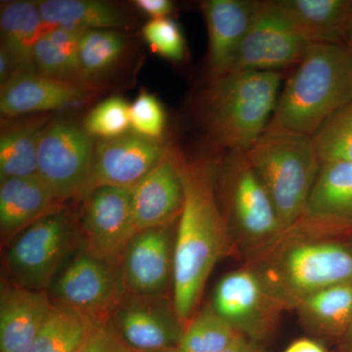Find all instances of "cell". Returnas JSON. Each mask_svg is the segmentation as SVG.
Returning <instances> with one entry per match:
<instances>
[{"label": "cell", "mask_w": 352, "mask_h": 352, "mask_svg": "<svg viewBox=\"0 0 352 352\" xmlns=\"http://www.w3.org/2000/svg\"><path fill=\"white\" fill-rule=\"evenodd\" d=\"M217 164L184 161V204L175 229L173 302L186 327L198 309L204 289L226 244V220L217 201Z\"/></svg>", "instance_id": "cell-1"}, {"label": "cell", "mask_w": 352, "mask_h": 352, "mask_svg": "<svg viewBox=\"0 0 352 352\" xmlns=\"http://www.w3.org/2000/svg\"><path fill=\"white\" fill-rule=\"evenodd\" d=\"M352 102V52L342 44H309L283 91L267 129L314 136Z\"/></svg>", "instance_id": "cell-2"}, {"label": "cell", "mask_w": 352, "mask_h": 352, "mask_svg": "<svg viewBox=\"0 0 352 352\" xmlns=\"http://www.w3.org/2000/svg\"><path fill=\"white\" fill-rule=\"evenodd\" d=\"M281 75L273 72L228 71L210 78L201 94L200 116L212 144L247 152L270 124Z\"/></svg>", "instance_id": "cell-3"}, {"label": "cell", "mask_w": 352, "mask_h": 352, "mask_svg": "<svg viewBox=\"0 0 352 352\" xmlns=\"http://www.w3.org/2000/svg\"><path fill=\"white\" fill-rule=\"evenodd\" d=\"M245 155L272 201L282 231L288 230L307 212L320 170L314 138L266 129Z\"/></svg>", "instance_id": "cell-4"}, {"label": "cell", "mask_w": 352, "mask_h": 352, "mask_svg": "<svg viewBox=\"0 0 352 352\" xmlns=\"http://www.w3.org/2000/svg\"><path fill=\"white\" fill-rule=\"evenodd\" d=\"M258 273L282 307H296L321 289L352 284V252L330 241H300L278 254L265 272Z\"/></svg>", "instance_id": "cell-5"}, {"label": "cell", "mask_w": 352, "mask_h": 352, "mask_svg": "<svg viewBox=\"0 0 352 352\" xmlns=\"http://www.w3.org/2000/svg\"><path fill=\"white\" fill-rule=\"evenodd\" d=\"M74 232L71 217L62 208L16 236L6 254L14 283L48 291L73 247Z\"/></svg>", "instance_id": "cell-6"}, {"label": "cell", "mask_w": 352, "mask_h": 352, "mask_svg": "<svg viewBox=\"0 0 352 352\" xmlns=\"http://www.w3.org/2000/svg\"><path fill=\"white\" fill-rule=\"evenodd\" d=\"M50 289L53 305L68 308L92 324L110 321L126 294L119 268L83 249L59 271Z\"/></svg>", "instance_id": "cell-7"}, {"label": "cell", "mask_w": 352, "mask_h": 352, "mask_svg": "<svg viewBox=\"0 0 352 352\" xmlns=\"http://www.w3.org/2000/svg\"><path fill=\"white\" fill-rule=\"evenodd\" d=\"M94 148L91 136L74 124L50 122L43 129L38 176L60 201L89 193Z\"/></svg>", "instance_id": "cell-8"}, {"label": "cell", "mask_w": 352, "mask_h": 352, "mask_svg": "<svg viewBox=\"0 0 352 352\" xmlns=\"http://www.w3.org/2000/svg\"><path fill=\"white\" fill-rule=\"evenodd\" d=\"M309 43L274 1H259L229 71L273 72L298 66Z\"/></svg>", "instance_id": "cell-9"}, {"label": "cell", "mask_w": 352, "mask_h": 352, "mask_svg": "<svg viewBox=\"0 0 352 352\" xmlns=\"http://www.w3.org/2000/svg\"><path fill=\"white\" fill-rule=\"evenodd\" d=\"M227 217L249 239H270L282 231L272 201L245 152L227 153L219 166Z\"/></svg>", "instance_id": "cell-10"}, {"label": "cell", "mask_w": 352, "mask_h": 352, "mask_svg": "<svg viewBox=\"0 0 352 352\" xmlns=\"http://www.w3.org/2000/svg\"><path fill=\"white\" fill-rule=\"evenodd\" d=\"M85 198L80 224L82 249L120 270L122 254L138 233L132 210V190L96 187Z\"/></svg>", "instance_id": "cell-11"}, {"label": "cell", "mask_w": 352, "mask_h": 352, "mask_svg": "<svg viewBox=\"0 0 352 352\" xmlns=\"http://www.w3.org/2000/svg\"><path fill=\"white\" fill-rule=\"evenodd\" d=\"M210 305L236 332L256 342L270 335L284 308L251 270L224 275L215 286Z\"/></svg>", "instance_id": "cell-12"}, {"label": "cell", "mask_w": 352, "mask_h": 352, "mask_svg": "<svg viewBox=\"0 0 352 352\" xmlns=\"http://www.w3.org/2000/svg\"><path fill=\"white\" fill-rule=\"evenodd\" d=\"M109 322L122 340L139 352L176 349L186 328L168 296L126 294Z\"/></svg>", "instance_id": "cell-13"}, {"label": "cell", "mask_w": 352, "mask_h": 352, "mask_svg": "<svg viewBox=\"0 0 352 352\" xmlns=\"http://www.w3.org/2000/svg\"><path fill=\"white\" fill-rule=\"evenodd\" d=\"M175 237L173 224L138 231L120 263L126 294L162 298L173 288Z\"/></svg>", "instance_id": "cell-14"}, {"label": "cell", "mask_w": 352, "mask_h": 352, "mask_svg": "<svg viewBox=\"0 0 352 352\" xmlns=\"http://www.w3.org/2000/svg\"><path fill=\"white\" fill-rule=\"evenodd\" d=\"M161 140L143 138L134 132L100 140L94 148L91 186L134 189L164 156Z\"/></svg>", "instance_id": "cell-15"}, {"label": "cell", "mask_w": 352, "mask_h": 352, "mask_svg": "<svg viewBox=\"0 0 352 352\" xmlns=\"http://www.w3.org/2000/svg\"><path fill=\"white\" fill-rule=\"evenodd\" d=\"M182 156L166 148L154 168L132 189V210L138 231L171 226L182 214L184 184Z\"/></svg>", "instance_id": "cell-16"}, {"label": "cell", "mask_w": 352, "mask_h": 352, "mask_svg": "<svg viewBox=\"0 0 352 352\" xmlns=\"http://www.w3.org/2000/svg\"><path fill=\"white\" fill-rule=\"evenodd\" d=\"M87 95L80 83L66 82L38 72H18L1 85L0 111L4 117L57 110Z\"/></svg>", "instance_id": "cell-17"}, {"label": "cell", "mask_w": 352, "mask_h": 352, "mask_svg": "<svg viewBox=\"0 0 352 352\" xmlns=\"http://www.w3.org/2000/svg\"><path fill=\"white\" fill-rule=\"evenodd\" d=\"M259 1L206 0L201 3L208 34L210 78L226 73L233 63Z\"/></svg>", "instance_id": "cell-18"}, {"label": "cell", "mask_w": 352, "mask_h": 352, "mask_svg": "<svg viewBox=\"0 0 352 352\" xmlns=\"http://www.w3.org/2000/svg\"><path fill=\"white\" fill-rule=\"evenodd\" d=\"M53 302L48 291L13 283L0 296V352H25L47 319Z\"/></svg>", "instance_id": "cell-19"}, {"label": "cell", "mask_w": 352, "mask_h": 352, "mask_svg": "<svg viewBox=\"0 0 352 352\" xmlns=\"http://www.w3.org/2000/svg\"><path fill=\"white\" fill-rule=\"evenodd\" d=\"M63 203L38 175L1 180L0 229L2 239L19 235L38 220L62 210Z\"/></svg>", "instance_id": "cell-20"}, {"label": "cell", "mask_w": 352, "mask_h": 352, "mask_svg": "<svg viewBox=\"0 0 352 352\" xmlns=\"http://www.w3.org/2000/svg\"><path fill=\"white\" fill-rule=\"evenodd\" d=\"M309 44H342L352 0H275Z\"/></svg>", "instance_id": "cell-21"}, {"label": "cell", "mask_w": 352, "mask_h": 352, "mask_svg": "<svg viewBox=\"0 0 352 352\" xmlns=\"http://www.w3.org/2000/svg\"><path fill=\"white\" fill-rule=\"evenodd\" d=\"M1 47L13 60L18 72H38L34 50L50 28L39 12L38 2L9 1L0 10Z\"/></svg>", "instance_id": "cell-22"}, {"label": "cell", "mask_w": 352, "mask_h": 352, "mask_svg": "<svg viewBox=\"0 0 352 352\" xmlns=\"http://www.w3.org/2000/svg\"><path fill=\"white\" fill-rule=\"evenodd\" d=\"M45 24L53 28L87 32L124 29L126 16L115 7L96 0H43L38 2Z\"/></svg>", "instance_id": "cell-23"}, {"label": "cell", "mask_w": 352, "mask_h": 352, "mask_svg": "<svg viewBox=\"0 0 352 352\" xmlns=\"http://www.w3.org/2000/svg\"><path fill=\"white\" fill-rule=\"evenodd\" d=\"M45 117H32L2 129L0 136V180L38 175V147Z\"/></svg>", "instance_id": "cell-24"}, {"label": "cell", "mask_w": 352, "mask_h": 352, "mask_svg": "<svg viewBox=\"0 0 352 352\" xmlns=\"http://www.w3.org/2000/svg\"><path fill=\"white\" fill-rule=\"evenodd\" d=\"M305 214L351 221L352 161L321 163Z\"/></svg>", "instance_id": "cell-25"}, {"label": "cell", "mask_w": 352, "mask_h": 352, "mask_svg": "<svg viewBox=\"0 0 352 352\" xmlns=\"http://www.w3.org/2000/svg\"><path fill=\"white\" fill-rule=\"evenodd\" d=\"M305 325L319 335H340L352 322V284L329 287L296 307Z\"/></svg>", "instance_id": "cell-26"}, {"label": "cell", "mask_w": 352, "mask_h": 352, "mask_svg": "<svg viewBox=\"0 0 352 352\" xmlns=\"http://www.w3.org/2000/svg\"><path fill=\"white\" fill-rule=\"evenodd\" d=\"M82 32L61 28H53L46 32L34 47L36 71L66 82H82L85 78L78 57V43Z\"/></svg>", "instance_id": "cell-27"}, {"label": "cell", "mask_w": 352, "mask_h": 352, "mask_svg": "<svg viewBox=\"0 0 352 352\" xmlns=\"http://www.w3.org/2000/svg\"><path fill=\"white\" fill-rule=\"evenodd\" d=\"M90 323L68 308L52 310L25 352H76L89 332Z\"/></svg>", "instance_id": "cell-28"}, {"label": "cell", "mask_w": 352, "mask_h": 352, "mask_svg": "<svg viewBox=\"0 0 352 352\" xmlns=\"http://www.w3.org/2000/svg\"><path fill=\"white\" fill-rule=\"evenodd\" d=\"M239 333L208 305L185 328L178 352H221Z\"/></svg>", "instance_id": "cell-29"}, {"label": "cell", "mask_w": 352, "mask_h": 352, "mask_svg": "<svg viewBox=\"0 0 352 352\" xmlns=\"http://www.w3.org/2000/svg\"><path fill=\"white\" fill-rule=\"evenodd\" d=\"M126 41L112 30L83 32L78 43V57L83 78L98 75L110 69L122 56Z\"/></svg>", "instance_id": "cell-30"}, {"label": "cell", "mask_w": 352, "mask_h": 352, "mask_svg": "<svg viewBox=\"0 0 352 352\" xmlns=\"http://www.w3.org/2000/svg\"><path fill=\"white\" fill-rule=\"evenodd\" d=\"M312 138L321 163L352 161V102L335 113Z\"/></svg>", "instance_id": "cell-31"}, {"label": "cell", "mask_w": 352, "mask_h": 352, "mask_svg": "<svg viewBox=\"0 0 352 352\" xmlns=\"http://www.w3.org/2000/svg\"><path fill=\"white\" fill-rule=\"evenodd\" d=\"M129 111L131 105L122 97H110L88 113L85 131L101 140L120 138L131 129Z\"/></svg>", "instance_id": "cell-32"}, {"label": "cell", "mask_w": 352, "mask_h": 352, "mask_svg": "<svg viewBox=\"0 0 352 352\" xmlns=\"http://www.w3.org/2000/svg\"><path fill=\"white\" fill-rule=\"evenodd\" d=\"M143 38L155 53L173 62L186 56V43L179 25L170 18L150 21L142 30Z\"/></svg>", "instance_id": "cell-33"}, {"label": "cell", "mask_w": 352, "mask_h": 352, "mask_svg": "<svg viewBox=\"0 0 352 352\" xmlns=\"http://www.w3.org/2000/svg\"><path fill=\"white\" fill-rule=\"evenodd\" d=\"M129 117L132 132L143 138L161 140L166 118L156 97L142 92L131 104Z\"/></svg>", "instance_id": "cell-34"}, {"label": "cell", "mask_w": 352, "mask_h": 352, "mask_svg": "<svg viewBox=\"0 0 352 352\" xmlns=\"http://www.w3.org/2000/svg\"><path fill=\"white\" fill-rule=\"evenodd\" d=\"M87 352H139L132 349L120 337L110 322L103 324L90 323L85 340Z\"/></svg>", "instance_id": "cell-35"}, {"label": "cell", "mask_w": 352, "mask_h": 352, "mask_svg": "<svg viewBox=\"0 0 352 352\" xmlns=\"http://www.w3.org/2000/svg\"><path fill=\"white\" fill-rule=\"evenodd\" d=\"M134 6L152 17L153 20L168 18L173 7L168 0H135Z\"/></svg>", "instance_id": "cell-36"}, {"label": "cell", "mask_w": 352, "mask_h": 352, "mask_svg": "<svg viewBox=\"0 0 352 352\" xmlns=\"http://www.w3.org/2000/svg\"><path fill=\"white\" fill-rule=\"evenodd\" d=\"M221 352H265L258 346V342H254L245 338V336L239 335L236 339Z\"/></svg>", "instance_id": "cell-37"}, {"label": "cell", "mask_w": 352, "mask_h": 352, "mask_svg": "<svg viewBox=\"0 0 352 352\" xmlns=\"http://www.w3.org/2000/svg\"><path fill=\"white\" fill-rule=\"evenodd\" d=\"M16 73H18L17 67L6 50L1 47V50H0V82H1V85H4L7 80H10Z\"/></svg>", "instance_id": "cell-38"}, {"label": "cell", "mask_w": 352, "mask_h": 352, "mask_svg": "<svg viewBox=\"0 0 352 352\" xmlns=\"http://www.w3.org/2000/svg\"><path fill=\"white\" fill-rule=\"evenodd\" d=\"M284 352H328L325 347L316 340L300 339L289 344Z\"/></svg>", "instance_id": "cell-39"}, {"label": "cell", "mask_w": 352, "mask_h": 352, "mask_svg": "<svg viewBox=\"0 0 352 352\" xmlns=\"http://www.w3.org/2000/svg\"><path fill=\"white\" fill-rule=\"evenodd\" d=\"M342 45L346 46L347 50L352 52V3L349 10V18H347L346 29H344V41Z\"/></svg>", "instance_id": "cell-40"}, {"label": "cell", "mask_w": 352, "mask_h": 352, "mask_svg": "<svg viewBox=\"0 0 352 352\" xmlns=\"http://www.w3.org/2000/svg\"><path fill=\"white\" fill-rule=\"evenodd\" d=\"M344 336H346L347 349H349V351L352 352V322L349 327L347 328L346 332L344 333Z\"/></svg>", "instance_id": "cell-41"}, {"label": "cell", "mask_w": 352, "mask_h": 352, "mask_svg": "<svg viewBox=\"0 0 352 352\" xmlns=\"http://www.w3.org/2000/svg\"><path fill=\"white\" fill-rule=\"evenodd\" d=\"M153 352H178L177 349H163V351H157Z\"/></svg>", "instance_id": "cell-42"}, {"label": "cell", "mask_w": 352, "mask_h": 352, "mask_svg": "<svg viewBox=\"0 0 352 352\" xmlns=\"http://www.w3.org/2000/svg\"><path fill=\"white\" fill-rule=\"evenodd\" d=\"M76 352H87V351H85V342H83L82 347H80V349H78V351H76Z\"/></svg>", "instance_id": "cell-43"}]
</instances>
